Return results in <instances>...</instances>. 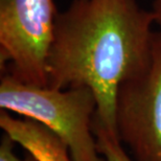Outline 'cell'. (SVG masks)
<instances>
[{
    "label": "cell",
    "instance_id": "obj_1",
    "mask_svg": "<svg viewBox=\"0 0 161 161\" xmlns=\"http://www.w3.org/2000/svg\"><path fill=\"white\" fill-rule=\"evenodd\" d=\"M155 23L137 0H72L57 15L48 86L88 87L96 99L92 124L118 135V91L147 64Z\"/></svg>",
    "mask_w": 161,
    "mask_h": 161
},
{
    "label": "cell",
    "instance_id": "obj_2",
    "mask_svg": "<svg viewBox=\"0 0 161 161\" xmlns=\"http://www.w3.org/2000/svg\"><path fill=\"white\" fill-rule=\"evenodd\" d=\"M0 108L48 128L66 144L73 161L103 160L92 129L96 99L88 87L30 85L5 72L0 82Z\"/></svg>",
    "mask_w": 161,
    "mask_h": 161
},
{
    "label": "cell",
    "instance_id": "obj_3",
    "mask_svg": "<svg viewBox=\"0 0 161 161\" xmlns=\"http://www.w3.org/2000/svg\"><path fill=\"white\" fill-rule=\"evenodd\" d=\"M58 11L53 0H0V66L15 79L48 86L47 60Z\"/></svg>",
    "mask_w": 161,
    "mask_h": 161
},
{
    "label": "cell",
    "instance_id": "obj_4",
    "mask_svg": "<svg viewBox=\"0 0 161 161\" xmlns=\"http://www.w3.org/2000/svg\"><path fill=\"white\" fill-rule=\"evenodd\" d=\"M117 132L134 161H161V33L147 64L120 86Z\"/></svg>",
    "mask_w": 161,
    "mask_h": 161
},
{
    "label": "cell",
    "instance_id": "obj_5",
    "mask_svg": "<svg viewBox=\"0 0 161 161\" xmlns=\"http://www.w3.org/2000/svg\"><path fill=\"white\" fill-rule=\"evenodd\" d=\"M0 128L36 161H73L66 144L40 122L15 118L1 110Z\"/></svg>",
    "mask_w": 161,
    "mask_h": 161
},
{
    "label": "cell",
    "instance_id": "obj_6",
    "mask_svg": "<svg viewBox=\"0 0 161 161\" xmlns=\"http://www.w3.org/2000/svg\"><path fill=\"white\" fill-rule=\"evenodd\" d=\"M98 152L106 161H134L121 146L118 135L92 124Z\"/></svg>",
    "mask_w": 161,
    "mask_h": 161
},
{
    "label": "cell",
    "instance_id": "obj_7",
    "mask_svg": "<svg viewBox=\"0 0 161 161\" xmlns=\"http://www.w3.org/2000/svg\"><path fill=\"white\" fill-rule=\"evenodd\" d=\"M14 141L4 134L0 144V161H36L31 156L25 159L19 158L14 152Z\"/></svg>",
    "mask_w": 161,
    "mask_h": 161
},
{
    "label": "cell",
    "instance_id": "obj_8",
    "mask_svg": "<svg viewBox=\"0 0 161 161\" xmlns=\"http://www.w3.org/2000/svg\"><path fill=\"white\" fill-rule=\"evenodd\" d=\"M152 12L155 17L156 24L161 27V0H153L152 3Z\"/></svg>",
    "mask_w": 161,
    "mask_h": 161
}]
</instances>
